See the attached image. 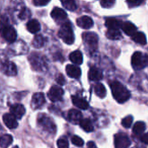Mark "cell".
<instances>
[{
  "instance_id": "6da1fadb",
  "label": "cell",
  "mask_w": 148,
  "mask_h": 148,
  "mask_svg": "<svg viewBox=\"0 0 148 148\" xmlns=\"http://www.w3.org/2000/svg\"><path fill=\"white\" fill-rule=\"evenodd\" d=\"M110 88L114 98L119 103H124L127 101L131 96L128 89L117 81H114L110 82Z\"/></svg>"
},
{
  "instance_id": "7a4b0ae2",
  "label": "cell",
  "mask_w": 148,
  "mask_h": 148,
  "mask_svg": "<svg viewBox=\"0 0 148 148\" xmlns=\"http://www.w3.org/2000/svg\"><path fill=\"white\" fill-rule=\"evenodd\" d=\"M58 36L65 43L69 45L73 44L75 42V35L72 29V24L69 22L64 23L58 31Z\"/></svg>"
},
{
  "instance_id": "3957f363",
  "label": "cell",
  "mask_w": 148,
  "mask_h": 148,
  "mask_svg": "<svg viewBox=\"0 0 148 148\" xmlns=\"http://www.w3.org/2000/svg\"><path fill=\"white\" fill-rule=\"evenodd\" d=\"M82 39L85 44L86 49L90 53L96 51L98 48V36L94 32H85L82 34Z\"/></svg>"
},
{
  "instance_id": "277c9868",
  "label": "cell",
  "mask_w": 148,
  "mask_h": 148,
  "mask_svg": "<svg viewBox=\"0 0 148 148\" xmlns=\"http://www.w3.org/2000/svg\"><path fill=\"white\" fill-rule=\"evenodd\" d=\"M131 63L135 70L143 69L144 68L148 67V55L139 51L135 52L132 56Z\"/></svg>"
},
{
  "instance_id": "5b68a950",
  "label": "cell",
  "mask_w": 148,
  "mask_h": 148,
  "mask_svg": "<svg viewBox=\"0 0 148 148\" xmlns=\"http://www.w3.org/2000/svg\"><path fill=\"white\" fill-rule=\"evenodd\" d=\"M37 123L44 131H46L49 134H53L56 131V127L55 123L53 122L52 119L49 118V116H47L44 114H42L38 115Z\"/></svg>"
},
{
  "instance_id": "8992f818",
  "label": "cell",
  "mask_w": 148,
  "mask_h": 148,
  "mask_svg": "<svg viewBox=\"0 0 148 148\" xmlns=\"http://www.w3.org/2000/svg\"><path fill=\"white\" fill-rule=\"evenodd\" d=\"M29 62L33 69L36 71H44L46 69V62L42 56L37 53H32L29 57Z\"/></svg>"
},
{
  "instance_id": "52a82bcc",
  "label": "cell",
  "mask_w": 148,
  "mask_h": 148,
  "mask_svg": "<svg viewBox=\"0 0 148 148\" xmlns=\"http://www.w3.org/2000/svg\"><path fill=\"white\" fill-rule=\"evenodd\" d=\"M2 36L4 40L10 43H13L16 40V31L10 25H5L2 29Z\"/></svg>"
},
{
  "instance_id": "ba28073f",
  "label": "cell",
  "mask_w": 148,
  "mask_h": 148,
  "mask_svg": "<svg viewBox=\"0 0 148 148\" xmlns=\"http://www.w3.org/2000/svg\"><path fill=\"white\" fill-rule=\"evenodd\" d=\"M131 145L130 139L123 133L115 134L114 136V147L115 148H128Z\"/></svg>"
},
{
  "instance_id": "9c48e42d",
  "label": "cell",
  "mask_w": 148,
  "mask_h": 148,
  "mask_svg": "<svg viewBox=\"0 0 148 148\" xmlns=\"http://www.w3.org/2000/svg\"><path fill=\"white\" fill-rule=\"evenodd\" d=\"M64 95V90L59 86H53L48 92V97L53 102L61 101Z\"/></svg>"
},
{
  "instance_id": "30bf717a",
  "label": "cell",
  "mask_w": 148,
  "mask_h": 148,
  "mask_svg": "<svg viewBox=\"0 0 148 148\" xmlns=\"http://www.w3.org/2000/svg\"><path fill=\"white\" fill-rule=\"evenodd\" d=\"M2 71L3 72V74H5L6 75H9V76L16 75V73H17V69H16V65L13 62H10V61L3 62V63H2Z\"/></svg>"
},
{
  "instance_id": "8fae6325",
  "label": "cell",
  "mask_w": 148,
  "mask_h": 148,
  "mask_svg": "<svg viewBox=\"0 0 148 148\" xmlns=\"http://www.w3.org/2000/svg\"><path fill=\"white\" fill-rule=\"evenodd\" d=\"M45 103V97L42 93H36L32 96L31 100V108L33 109L41 108Z\"/></svg>"
},
{
  "instance_id": "7c38bea8",
  "label": "cell",
  "mask_w": 148,
  "mask_h": 148,
  "mask_svg": "<svg viewBox=\"0 0 148 148\" xmlns=\"http://www.w3.org/2000/svg\"><path fill=\"white\" fill-rule=\"evenodd\" d=\"M67 119L73 124H80L81 121L82 120V114L76 109H71L67 114Z\"/></svg>"
},
{
  "instance_id": "4fadbf2b",
  "label": "cell",
  "mask_w": 148,
  "mask_h": 148,
  "mask_svg": "<svg viewBox=\"0 0 148 148\" xmlns=\"http://www.w3.org/2000/svg\"><path fill=\"white\" fill-rule=\"evenodd\" d=\"M3 121L4 125L10 129H14L18 126L16 118L12 114H4L3 115Z\"/></svg>"
},
{
  "instance_id": "5bb4252c",
  "label": "cell",
  "mask_w": 148,
  "mask_h": 148,
  "mask_svg": "<svg viewBox=\"0 0 148 148\" xmlns=\"http://www.w3.org/2000/svg\"><path fill=\"white\" fill-rule=\"evenodd\" d=\"M66 73L67 75L71 77V78H75L77 79L81 76L82 75V70L81 69L76 66V65H67L66 67Z\"/></svg>"
},
{
  "instance_id": "9a60e30c",
  "label": "cell",
  "mask_w": 148,
  "mask_h": 148,
  "mask_svg": "<svg viewBox=\"0 0 148 148\" xmlns=\"http://www.w3.org/2000/svg\"><path fill=\"white\" fill-rule=\"evenodd\" d=\"M76 23H77V25L82 29H90L94 25V22L92 18L88 16H83L79 17Z\"/></svg>"
},
{
  "instance_id": "2e32d148",
  "label": "cell",
  "mask_w": 148,
  "mask_h": 148,
  "mask_svg": "<svg viewBox=\"0 0 148 148\" xmlns=\"http://www.w3.org/2000/svg\"><path fill=\"white\" fill-rule=\"evenodd\" d=\"M10 114H12L17 120L21 119L25 114V108L22 104H15L10 107Z\"/></svg>"
},
{
  "instance_id": "e0dca14e",
  "label": "cell",
  "mask_w": 148,
  "mask_h": 148,
  "mask_svg": "<svg viewBox=\"0 0 148 148\" xmlns=\"http://www.w3.org/2000/svg\"><path fill=\"white\" fill-rule=\"evenodd\" d=\"M51 16L54 20L60 22V21H63L67 18V13L62 9L56 7L51 11Z\"/></svg>"
},
{
  "instance_id": "ac0fdd59",
  "label": "cell",
  "mask_w": 148,
  "mask_h": 148,
  "mask_svg": "<svg viewBox=\"0 0 148 148\" xmlns=\"http://www.w3.org/2000/svg\"><path fill=\"white\" fill-rule=\"evenodd\" d=\"M103 77L102 72L96 67H91L88 71V78L91 81H100Z\"/></svg>"
},
{
  "instance_id": "d6986e66",
  "label": "cell",
  "mask_w": 148,
  "mask_h": 148,
  "mask_svg": "<svg viewBox=\"0 0 148 148\" xmlns=\"http://www.w3.org/2000/svg\"><path fill=\"white\" fill-rule=\"evenodd\" d=\"M106 26L108 28V29H119L120 28L122 27V24L123 23L120 20V19H117L115 17H108L106 18Z\"/></svg>"
},
{
  "instance_id": "ffe728a7",
  "label": "cell",
  "mask_w": 148,
  "mask_h": 148,
  "mask_svg": "<svg viewBox=\"0 0 148 148\" xmlns=\"http://www.w3.org/2000/svg\"><path fill=\"white\" fill-rule=\"evenodd\" d=\"M121 29L125 32V34H127V36H133L137 32L136 26L134 23H130V22H125V23H123Z\"/></svg>"
},
{
  "instance_id": "44dd1931",
  "label": "cell",
  "mask_w": 148,
  "mask_h": 148,
  "mask_svg": "<svg viewBox=\"0 0 148 148\" xmlns=\"http://www.w3.org/2000/svg\"><path fill=\"white\" fill-rule=\"evenodd\" d=\"M27 29L33 34H36L40 31L41 29V25L39 22L36 19H31L27 23Z\"/></svg>"
},
{
  "instance_id": "7402d4cb",
  "label": "cell",
  "mask_w": 148,
  "mask_h": 148,
  "mask_svg": "<svg viewBox=\"0 0 148 148\" xmlns=\"http://www.w3.org/2000/svg\"><path fill=\"white\" fill-rule=\"evenodd\" d=\"M72 102L75 107H77L81 109H88V102L81 97L72 96Z\"/></svg>"
},
{
  "instance_id": "603a6c76",
  "label": "cell",
  "mask_w": 148,
  "mask_h": 148,
  "mask_svg": "<svg viewBox=\"0 0 148 148\" xmlns=\"http://www.w3.org/2000/svg\"><path fill=\"white\" fill-rule=\"evenodd\" d=\"M69 59L73 63H75L76 65H81L83 62V56H82V54L80 50L73 51L69 55Z\"/></svg>"
},
{
  "instance_id": "cb8c5ba5",
  "label": "cell",
  "mask_w": 148,
  "mask_h": 148,
  "mask_svg": "<svg viewBox=\"0 0 148 148\" xmlns=\"http://www.w3.org/2000/svg\"><path fill=\"white\" fill-rule=\"evenodd\" d=\"M106 36L108 39L111 40H119L121 38V33L120 29H108L107 30Z\"/></svg>"
},
{
  "instance_id": "d4e9b609",
  "label": "cell",
  "mask_w": 148,
  "mask_h": 148,
  "mask_svg": "<svg viewBox=\"0 0 148 148\" xmlns=\"http://www.w3.org/2000/svg\"><path fill=\"white\" fill-rule=\"evenodd\" d=\"M46 42V38L42 36V35H36L34 39H33V42H32V44L35 48L36 49H40L42 48Z\"/></svg>"
},
{
  "instance_id": "484cf974",
  "label": "cell",
  "mask_w": 148,
  "mask_h": 148,
  "mask_svg": "<svg viewBox=\"0 0 148 148\" xmlns=\"http://www.w3.org/2000/svg\"><path fill=\"white\" fill-rule=\"evenodd\" d=\"M80 126L87 133H91L94 131V126L91 121L88 119H82L80 122Z\"/></svg>"
},
{
  "instance_id": "4316f807",
  "label": "cell",
  "mask_w": 148,
  "mask_h": 148,
  "mask_svg": "<svg viewBox=\"0 0 148 148\" xmlns=\"http://www.w3.org/2000/svg\"><path fill=\"white\" fill-rule=\"evenodd\" d=\"M132 39L136 43H139V44H141V45L147 44V37H146V36H145V34L143 32H136L132 36Z\"/></svg>"
},
{
  "instance_id": "83f0119b",
  "label": "cell",
  "mask_w": 148,
  "mask_h": 148,
  "mask_svg": "<svg viewBox=\"0 0 148 148\" xmlns=\"http://www.w3.org/2000/svg\"><path fill=\"white\" fill-rule=\"evenodd\" d=\"M146 130V124L143 121H138L134 124L133 132L135 135H140L142 134Z\"/></svg>"
},
{
  "instance_id": "f1b7e54d",
  "label": "cell",
  "mask_w": 148,
  "mask_h": 148,
  "mask_svg": "<svg viewBox=\"0 0 148 148\" xmlns=\"http://www.w3.org/2000/svg\"><path fill=\"white\" fill-rule=\"evenodd\" d=\"M13 138L10 134H4L1 137V141H0V146L2 148H7L12 144Z\"/></svg>"
},
{
  "instance_id": "f546056e",
  "label": "cell",
  "mask_w": 148,
  "mask_h": 148,
  "mask_svg": "<svg viewBox=\"0 0 148 148\" xmlns=\"http://www.w3.org/2000/svg\"><path fill=\"white\" fill-rule=\"evenodd\" d=\"M94 89H95V95H96L98 97H100V98H104V97L106 96V95H107L106 88H105V87H104L101 83H97V84L95 86Z\"/></svg>"
},
{
  "instance_id": "4dcf8cb0",
  "label": "cell",
  "mask_w": 148,
  "mask_h": 148,
  "mask_svg": "<svg viewBox=\"0 0 148 148\" xmlns=\"http://www.w3.org/2000/svg\"><path fill=\"white\" fill-rule=\"evenodd\" d=\"M62 4L69 10L70 11H74L77 9L76 3L74 0H60Z\"/></svg>"
},
{
  "instance_id": "1f68e13d",
  "label": "cell",
  "mask_w": 148,
  "mask_h": 148,
  "mask_svg": "<svg viewBox=\"0 0 148 148\" xmlns=\"http://www.w3.org/2000/svg\"><path fill=\"white\" fill-rule=\"evenodd\" d=\"M133 121H134L133 116L128 115V116L125 117V118L122 120L121 125H122L124 127H126V128H129V127H131V126H132V124H133Z\"/></svg>"
},
{
  "instance_id": "d6a6232c",
  "label": "cell",
  "mask_w": 148,
  "mask_h": 148,
  "mask_svg": "<svg viewBox=\"0 0 148 148\" xmlns=\"http://www.w3.org/2000/svg\"><path fill=\"white\" fill-rule=\"evenodd\" d=\"M71 141H72V143H73L75 146L79 147H82V146L84 145L83 140H82V138H80L79 136H73L72 139H71Z\"/></svg>"
},
{
  "instance_id": "836d02e7",
  "label": "cell",
  "mask_w": 148,
  "mask_h": 148,
  "mask_svg": "<svg viewBox=\"0 0 148 148\" xmlns=\"http://www.w3.org/2000/svg\"><path fill=\"white\" fill-rule=\"evenodd\" d=\"M57 147L58 148H69V141L66 138L62 137L57 140Z\"/></svg>"
},
{
  "instance_id": "e575fe53",
  "label": "cell",
  "mask_w": 148,
  "mask_h": 148,
  "mask_svg": "<svg viewBox=\"0 0 148 148\" xmlns=\"http://www.w3.org/2000/svg\"><path fill=\"white\" fill-rule=\"evenodd\" d=\"M146 0H127V3L128 4L129 7H137L142 4Z\"/></svg>"
},
{
  "instance_id": "d590c367",
  "label": "cell",
  "mask_w": 148,
  "mask_h": 148,
  "mask_svg": "<svg viewBox=\"0 0 148 148\" xmlns=\"http://www.w3.org/2000/svg\"><path fill=\"white\" fill-rule=\"evenodd\" d=\"M115 0H101V5L103 8H111L114 5Z\"/></svg>"
},
{
  "instance_id": "8d00e7d4",
  "label": "cell",
  "mask_w": 148,
  "mask_h": 148,
  "mask_svg": "<svg viewBox=\"0 0 148 148\" xmlns=\"http://www.w3.org/2000/svg\"><path fill=\"white\" fill-rule=\"evenodd\" d=\"M50 2V0H34L33 3L36 6H44L48 4Z\"/></svg>"
},
{
  "instance_id": "74e56055",
  "label": "cell",
  "mask_w": 148,
  "mask_h": 148,
  "mask_svg": "<svg viewBox=\"0 0 148 148\" xmlns=\"http://www.w3.org/2000/svg\"><path fill=\"white\" fill-rule=\"evenodd\" d=\"M56 82L59 84V85H64L66 81H65V78L62 75H59L57 77H56Z\"/></svg>"
},
{
  "instance_id": "f35d334b",
  "label": "cell",
  "mask_w": 148,
  "mask_h": 148,
  "mask_svg": "<svg viewBox=\"0 0 148 148\" xmlns=\"http://www.w3.org/2000/svg\"><path fill=\"white\" fill-rule=\"evenodd\" d=\"M140 140H141L144 144H148V133L147 134H143V135L140 137Z\"/></svg>"
},
{
  "instance_id": "ab89813d",
  "label": "cell",
  "mask_w": 148,
  "mask_h": 148,
  "mask_svg": "<svg viewBox=\"0 0 148 148\" xmlns=\"http://www.w3.org/2000/svg\"><path fill=\"white\" fill-rule=\"evenodd\" d=\"M87 147H88V148H97L96 145H95V142H93V141H89V142L87 144Z\"/></svg>"
},
{
  "instance_id": "60d3db41",
  "label": "cell",
  "mask_w": 148,
  "mask_h": 148,
  "mask_svg": "<svg viewBox=\"0 0 148 148\" xmlns=\"http://www.w3.org/2000/svg\"><path fill=\"white\" fill-rule=\"evenodd\" d=\"M14 148H18V147H15Z\"/></svg>"
}]
</instances>
